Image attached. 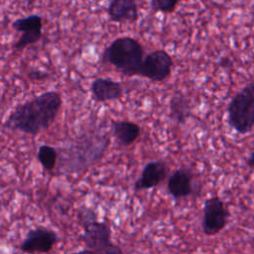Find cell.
I'll return each instance as SVG.
<instances>
[{
  "label": "cell",
  "mask_w": 254,
  "mask_h": 254,
  "mask_svg": "<svg viewBox=\"0 0 254 254\" xmlns=\"http://www.w3.org/2000/svg\"><path fill=\"white\" fill-rule=\"evenodd\" d=\"M230 212L224 201L218 196L213 195L203 203L201 228L205 235L213 236L219 233L228 224Z\"/></svg>",
  "instance_id": "obj_5"
},
{
  "label": "cell",
  "mask_w": 254,
  "mask_h": 254,
  "mask_svg": "<svg viewBox=\"0 0 254 254\" xmlns=\"http://www.w3.org/2000/svg\"><path fill=\"white\" fill-rule=\"evenodd\" d=\"M107 14L112 22L133 23L138 19V4L136 0H112L107 8Z\"/></svg>",
  "instance_id": "obj_12"
},
{
  "label": "cell",
  "mask_w": 254,
  "mask_h": 254,
  "mask_svg": "<svg viewBox=\"0 0 254 254\" xmlns=\"http://www.w3.org/2000/svg\"><path fill=\"white\" fill-rule=\"evenodd\" d=\"M58 240V235L54 230L46 227H37L29 230L20 245V249L26 253H48Z\"/></svg>",
  "instance_id": "obj_8"
},
{
  "label": "cell",
  "mask_w": 254,
  "mask_h": 254,
  "mask_svg": "<svg viewBox=\"0 0 254 254\" xmlns=\"http://www.w3.org/2000/svg\"><path fill=\"white\" fill-rule=\"evenodd\" d=\"M28 76L29 78H31L32 80H43L45 78H47L49 76V73L48 72H45V71H42L40 69H36V70H31L29 73H28Z\"/></svg>",
  "instance_id": "obj_18"
},
{
  "label": "cell",
  "mask_w": 254,
  "mask_h": 254,
  "mask_svg": "<svg viewBox=\"0 0 254 254\" xmlns=\"http://www.w3.org/2000/svg\"><path fill=\"white\" fill-rule=\"evenodd\" d=\"M92 97L97 102L116 100L122 97L123 87L119 81L98 77L91 83Z\"/></svg>",
  "instance_id": "obj_11"
},
{
  "label": "cell",
  "mask_w": 254,
  "mask_h": 254,
  "mask_svg": "<svg viewBox=\"0 0 254 254\" xmlns=\"http://www.w3.org/2000/svg\"><path fill=\"white\" fill-rule=\"evenodd\" d=\"M62 104L63 99L58 91H46L18 105L10 113L4 127L35 136L54 123Z\"/></svg>",
  "instance_id": "obj_1"
},
{
  "label": "cell",
  "mask_w": 254,
  "mask_h": 254,
  "mask_svg": "<svg viewBox=\"0 0 254 254\" xmlns=\"http://www.w3.org/2000/svg\"><path fill=\"white\" fill-rule=\"evenodd\" d=\"M112 133L119 145L127 147L132 145L141 134L140 126L129 120L112 121Z\"/></svg>",
  "instance_id": "obj_13"
},
{
  "label": "cell",
  "mask_w": 254,
  "mask_h": 254,
  "mask_svg": "<svg viewBox=\"0 0 254 254\" xmlns=\"http://www.w3.org/2000/svg\"><path fill=\"white\" fill-rule=\"evenodd\" d=\"M37 158L46 171H53L57 165L58 152L50 145H41L38 149Z\"/></svg>",
  "instance_id": "obj_15"
},
{
  "label": "cell",
  "mask_w": 254,
  "mask_h": 254,
  "mask_svg": "<svg viewBox=\"0 0 254 254\" xmlns=\"http://www.w3.org/2000/svg\"><path fill=\"white\" fill-rule=\"evenodd\" d=\"M246 164H247V166H248L249 168L254 169V150L250 153L249 157L247 158V160H246Z\"/></svg>",
  "instance_id": "obj_19"
},
{
  "label": "cell",
  "mask_w": 254,
  "mask_h": 254,
  "mask_svg": "<svg viewBox=\"0 0 254 254\" xmlns=\"http://www.w3.org/2000/svg\"><path fill=\"white\" fill-rule=\"evenodd\" d=\"M12 28L22 33L21 37L13 45V48L17 51L24 50L28 46L38 43L43 36V20L42 17L37 14L15 20L12 23Z\"/></svg>",
  "instance_id": "obj_7"
},
{
  "label": "cell",
  "mask_w": 254,
  "mask_h": 254,
  "mask_svg": "<svg viewBox=\"0 0 254 254\" xmlns=\"http://www.w3.org/2000/svg\"><path fill=\"white\" fill-rule=\"evenodd\" d=\"M178 4V0H151V8L154 12L173 13Z\"/></svg>",
  "instance_id": "obj_16"
},
{
  "label": "cell",
  "mask_w": 254,
  "mask_h": 254,
  "mask_svg": "<svg viewBox=\"0 0 254 254\" xmlns=\"http://www.w3.org/2000/svg\"><path fill=\"white\" fill-rule=\"evenodd\" d=\"M94 253L95 254H123V251L117 244L111 242L104 248H102L99 251L94 252Z\"/></svg>",
  "instance_id": "obj_17"
},
{
  "label": "cell",
  "mask_w": 254,
  "mask_h": 254,
  "mask_svg": "<svg viewBox=\"0 0 254 254\" xmlns=\"http://www.w3.org/2000/svg\"><path fill=\"white\" fill-rule=\"evenodd\" d=\"M173 65V58L168 52L165 50H155L144 58L140 76L155 82H161L171 75Z\"/></svg>",
  "instance_id": "obj_6"
},
{
  "label": "cell",
  "mask_w": 254,
  "mask_h": 254,
  "mask_svg": "<svg viewBox=\"0 0 254 254\" xmlns=\"http://www.w3.org/2000/svg\"><path fill=\"white\" fill-rule=\"evenodd\" d=\"M228 123L239 134L249 133L254 126V81L236 93L227 108Z\"/></svg>",
  "instance_id": "obj_3"
},
{
  "label": "cell",
  "mask_w": 254,
  "mask_h": 254,
  "mask_svg": "<svg viewBox=\"0 0 254 254\" xmlns=\"http://www.w3.org/2000/svg\"><path fill=\"white\" fill-rule=\"evenodd\" d=\"M190 116L189 99L181 92H176L170 99V117L173 121L183 124Z\"/></svg>",
  "instance_id": "obj_14"
},
{
  "label": "cell",
  "mask_w": 254,
  "mask_h": 254,
  "mask_svg": "<svg viewBox=\"0 0 254 254\" xmlns=\"http://www.w3.org/2000/svg\"><path fill=\"white\" fill-rule=\"evenodd\" d=\"M169 172L168 165L165 161H151L144 168L140 178L134 184L136 191L149 190L157 187L167 177Z\"/></svg>",
  "instance_id": "obj_9"
},
{
  "label": "cell",
  "mask_w": 254,
  "mask_h": 254,
  "mask_svg": "<svg viewBox=\"0 0 254 254\" xmlns=\"http://www.w3.org/2000/svg\"><path fill=\"white\" fill-rule=\"evenodd\" d=\"M71 254H95L94 251L90 250V249H85V250H80V251H77V252H73Z\"/></svg>",
  "instance_id": "obj_20"
},
{
  "label": "cell",
  "mask_w": 254,
  "mask_h": 254,
  "mask_svg": "<svg viewBox=\"0 0 254 254\" xmlns=\"http://www.w3.org/2000/svg\"><path fill=\"white\" fill-rule=\"evenodd\" d=\"M178 1H179V2H180V1H182V0H178Z\"/></svg>",
  "instance_id": "obj_21"
},
{
  "label": "cell",
  "mask_w": 254,
  "mask_h": 254,
  "mask_svg": "<svg viewBox=\"0 0 254 254\" xmlns=\"http://www.w3.org/2000/svg\"><path fill=\"white\" fill-rule=\"evenodd\" d=\"M167 190L176 200L190 195L193 191V176L190 170L186 168L176 170L168 179Z\"/></svg>",
  "instance_id": "obj_10"
},
{
  "label": "cell",
  "mask_w": 254,
  "mask_h": 254,
  "mask_svg": "<svg viewBox=\"0 0 254 254\" xmlns=\"http://www.w3.org/2000/svg\"><path fill=\"white\" fill-rule=\"evenodd\" d=\"M144 49L139 41L131 37L115 39L103 52L102 59L126 76L140 75L144 60Z\"/></svg>",
  "instance_id": "obj_2"
},
{
  "label": "cell",
  "mask_w": 254,
  "mask_h": 254,
  "mask_svg": "<svg viewBox=\"0 0 254 254\" xmlns=\"http://www.w3.org/2000/svg\"><path fill=\"white\" fill-rule=\"evenodd\" d=\"M78 216L83 227L81 240L88 249L97 252L112 242L110 239L111 230L109 226L105 222L97 220L92 209L83 208L78 213Z\"/></svg>",
  "instance_id": "obj_4"
}]
</instances>
